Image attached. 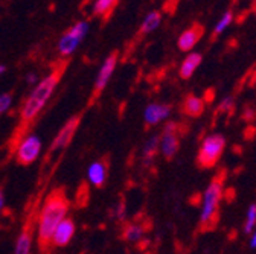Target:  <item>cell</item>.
Segmentation results:
<instances>
[{
    "mask_svg": "<svg viewBox=\"0 0 256 254\" xmlns=\"http://www.w3.org/2000/svg\"><path fill=\"white\" fill-rule=\"evenodd\" d=\"M116 66H118V53H112L104 59V62L100 67L98 75H96V79H94V87H93V96L94 98L100 96V94L102 93V90L107 87L112 75L116 70Z\"/></svg>",
    "mask_w": 256,
    "mask_h": 254,
    "instance_id": "obj_8",
    "label": "cell"
},
{
    "mask_svg": "<svg viewBox=\"0 0 256 254\" xmlns=\"http://www.w3.org/2000/svg\"><path fill=\"white\" fill-rule=\"evenodd\" d=\"M250 235H252V236H250V242H248V245H250V248L256 250V229H254Z\"/></svg>",
    "mask_w": 256,
    "mask_h": 254,
    "instance_id": "obj_27",
    "label": "cell"
},
{
    "mask_svg": "<svg viewBox=\"0 0 256 254\" xmlns=\"http://www.w3.org/2000/svg\"><path fill=\"white\" fill-rule=\"evenodd\" d=\"M200 62H202V55L197 53V52H192L189 53L184 61L182 62V66H180V76L188 79L190 78L192 75H194V72L197 70V67L200 66Z\"/></svg>",
    "mask_w": 256,
    "mask_h": 254,
    "instance_id": "obj_15",
    "label": "cell"
},
{
    "mask_svg": "<svg viewBox=\"0 0 256 254\" xmlns=\"http://www.w3.org/2000/svg\"><path fill=\"white\" fill-rule=\"evenodd\" d=\"M222 197V181L220 178H215L204 190L203 201H202V213H200V222L203 226L210 224V221L216 215L220 200Z\"/></svg>",
    "mask_w": 256,
    "mask_h": 254,
    "instance_id": "obj_3",
    "label": "cell"
},
{
    "mask_svg": "<svg viewBox=\"0 0 256 254\" xmlns=\"http://www.w3.org/2000/svg\"><path fill=\"white\" fill-rule=\"evenodd\" d=\"M200 37H202V27L194 26V27L186 29L184 32L178 37V49L183 50V52L190 50L198 43Z\"/></svg>",
    "mask_w": 256,
    "mask_h": 254,
    "instance_id": "obj_13",
    "label": "cell"
},
{
    "mask_svg": "<svg viewBox=\"0 0 256 254\" xmlns=\"http://www.w3.org/2000/svg\"><path fill=\"white\" fill-rule=\"evenodd\" d=\"M244 116H246V117H252V116H253V113H252V111L248 110L247 113H244Z\"/></svg>",
    "mask_w": 256,
    "mask_h": 254,
    "instance_id": "obj_30",
    "label": "cell"
},
{
    "mask_svg": "<svg viewBox=\"0 0 256 254\" xmlns=\"http://www.w3.org/2000/svg\"><path fill=\"white\" fill-rule=\"evenodd\" d=\"M75 222L69 218L64 219L61 224L55 229L54 235H52V239L50 242L55 245V247H64V245H68L70 242V239L74 238L75 235Z\"/></svg>",
    "mask_w": 256,
    "mask_h": 254,
    "instance_id": "obj_10",
    "label": "cell"
},
{
    "mask_svg": "<svg viewBox=\"0 0 256 254\" xmlns=\"http://www.w3.org/2000/svg\"><path fill=\"white\" fill-rule=\"evenodd\" d=\"M64 72V67H58L50 75L44 76L38 81V84L30 91L29 98L24 101L22 110H20V123L22 126H28L32 120L37 117V114L43 110V107L48 104L50 96L54 94L60 78Z\"/></svg>",
    "mask_w": 256,
    "mask_h": 254,
    "instance_id": "obj_2",
    "label": "cell"
},
{
    "mask_svg": "<svg viewBox=\"0 0 256 254\" xmlns=\"http://www.w3.org/2000/svg\"><path fill=\"white\" fill-rule=\"evenodd\" d=\"M26 82L28 84H38V75L34 73V72H30L26 75Z\"/></svg>",
    "mask_w": 256,
    "mask_h": 254,
    "instance_id": "obj_26",
    "label": "cell"
},
{
    "mask_svg": "<svg viewBox=\"0 0 256 254\" xmlns=\"http://www.w3.org/2000/svg\"><path fill=\"white\" fill-rule=\"evenodd\" d=\"M5 70H6V67H5L4 64H0V75H2V73H5Z\"/></svg>",
    "mask_w": 256,
    "mask_h": 254,
    "instance_id": "obj_29",
    "label": "cell"
},
{
    "mask_svg": "<svg viewBox=\"0 0 256 254\" xmlns=\"http://www.w3.org/2000/svg\"><path fill=\"white\" fill-rule=\"evenodd\" d=\"M234 21V14L230 12V11H228V12H224L222 14V17L216 21V24H215V29H214V34H221V32H224L229 26H230V23Z\"/></svg>",
    "mask_w": 256,
    "mask_h": 254,
    "instance_id": "obj_22",
    "label": "cell"
},
{
    "mask_svg": "<svg viewBox=\"0 0 256 254\" xmlns=\"http://www.w3.org/2000/svg\"><path fill=\"white\" fill-rule=\"evenodd\" d=\"M171 116V107L166 104H150L144 111V120L146 125L154 126Z\"/></svg>",
    "mask_w": 256,
    "mask_h": 254,
    "instance_id": "obj_11",
    "label": "cell"
},
{
    "mask_svg": "<svg viewBox=\"0 0 256 254\" xmlns=\"http://www.w3.org/2000/svg\"><path fill=\"white\" fill-rule=\"evenodd\" d=\"M256 229V204H250L247 215H246V222H244V232L252 233Z\"/></svg>",
    "mask_w": 256,
    "mask_h": 254,
    "instance_id": "obj_21",
    "label": "cell"
},
{
    "mask_svg": "<svg viewBox=\"0 0 256 254\" xmlns=\"http://www.w3.org/2000/svg\"><path fill=\"white\" fill-rule=\"evenodd\" d=\"M42 146L43 142L38 136L36 134L26 136L17 146V152H16L17 162L20 165H32L38 158L42 152Z\"/></svg>",
    "mask_w": 256,
    "mask_h": 254,
    "instance_id": "obj_6",
    "label": "cell"
},
{
    "mask_svg": "<svg viewBox=\"0 0 256 254\" xmlns=\"http://www.w3.org/2000/svg\"><path fill=\"white\" fill-rule=\"evenodd\" d=\"M4 206H5V195H4V190L0 189V212H2Z\"/></svg>",
    "mask_w": 256,
    "mask_h": 254,
    "instance_id": "obj_28",
    "label": "cell"
},
{
    "mask_svg": "<svg viewBox=\"0 0 256 254\" xmlns=\"http://www.w3.org/2000/svg\"><path fill=\"white\" fill-rule=\"evenodd\" d=\"M118 2H112V0H96L92 6V12L96 17H108Z\"/></svg>",
    "mask_w": 256,
    "mask_h": 254,
    "instance_id": "obj_18",
    "label": "cell"
},
{
    "mask_svg": "<svg viewBox=\"0 0 256 254\" xmlns=\"http://www.w3.org/2000/svg\"><path fill=\"white\" fill-rule=\"evenodd\" d=\"M30 250H32V229H30V222H28L17 238L14 254H30Z\"/></svg>",
    "mask_w": 256,
    "mask_h": 254,
    "instance_id": "obj_14",
    "label": "cell"
},
{
    "mask_svg": "<svg viewBox=\"0 0 256 254\" xmlns=\"http://www.w3.org/2000/svg\"><path fill=\"white\" fill-rule=\"evenodd\" d=\"M158 142H160L158 136H151L145 142L144 149H142V157H144L145 166H151L152 165V160H154V157H156V154L158 151Z\"/></svg>",
    "mask_w": 256,
    "mask_h": 254,
    "instance_id": "obj_16",
    "label": "cell"
},
{
    "mask_svg": "<svg viewBox=\"0 0 256 254\" xmlns=\"http://www.w3.org/2000/svg\"><path fill=\"white\" fill-rule=\"evenodd\" d=\"M80 120H81V116H72L66 123L62 125V128L58 131V134L55 136V139L49 148V155L56 154L69 146V143L72 142L78 126H80Z\"/></svg>",
    "mask_w": 256,
    "mask_h": 254,
    "instance_id": "obj_7",
    "label": "cell"
},
{
    "mask_svg": "<svg viewBox=\"0 0 256 254\" xmlns=\"http://www.w3.org/2000/svg\"><path fill=\"white\" fill-rule=\"evenodd\" d=\"M107 180V165L104 162H93L87 168V181L94 187H102Z\"/></svg>",
    "mask_w": 256,
    "mask_h": 254,
    "instance_id": "obj_12",
    "label": "cell"
},
{
    "mask_svg": "<svg viewBox=\"0 0 256 254\" xmlns=\"http://www.w3.org/2000/svg\"><path fill=\"white\" fill-rule=\"evenodd\" d=\"M234 105H235L234 98L226 96V98H224V99L221 101V104H220V110H221V111H230V110L234 108Z\"/></svg>",
    "mask_w": 256,
    "mask_h": 254,
    "instance_id": "obj_24",
    "label": "cell"
},
{
    "mask_svg": "<svg viewBox=\"0 0 256 254\" xmlns=\"http://www.w3.org/2000/svg\"><path fill=\"white\" fill-rule=\"evenodd\" d=\"M68 213H69V201L62 192L56 190V192L48 197V200L44 201L40 210L38 221H37V235L42 247L50 242L55 229L68 218Z\"/></svg>",
    "mask_w": 256,
    "mask_h": 254,
    "instance_id": "obj_1",
    "label": "cell"
},
{
    "mask_svg": "<svg viewBox=\"0 0 256 254\" xmlns=\"http://www.w3.org/2000/svg\"><path fill=\"white\" fill-rule=\"evenodd\" d=\"M88 32V23L87 21H78L75 23L69 30L64 32V35L58 40V52L61 56H70L80 46V43L84 40V37Z\"/></svg>",
    "mask_w": 256,
    "mask_h": 254,
    "instance_id": "obj_4",
    "label": "cell"
},
{
    "mask_svg": "<svg viewBox=\"0 0 256 254\" xmlns=\"http://www.w3.org/2000/svg\"><path fill=\"white\" fill-rule=\"evenodd\" d=\"M224 145H226V140L220 134H210L204 137L198 152V163L204 168L215 165L224 151Z\"/></svg>",
    "mask_w": 256,
    "mask_h": 254,
    "instance_id": "obj_5",
    "label": "cell"
},
{
    "mask_svg": "<svg viewBox=\"0 0 256 254\" xmlns=\"http://www.w3.org/2000/svg\"><path fill=\"white\" fill-rule=\"evenodd\" d=\"M144 236V227L139 224H130L124 230V238L128 242H139Z\"/></svg>",
    "mask_w": 256,
    "mask_h": 254,
    "instance_id": "obj_20",
    "label": "cell"
},
{
    "mask_svg": "<svg viewBox=\"0 0 256 254\" xmlns=\"http://www.w3.org/2000/svg\"><path fill=\"white\" fill-rule=\"evenodd\" d=\"M184 111L189 114V116H200L204 110V102L197 98V96H188L186 101H184V105H183Z\"/></svg>",
    "mask_w": 256,
    "mask_h": 254,
    "instance_id": "obj_19",
    "label": "cell"
},
{
    "mask_svg": "<svg viewBox=\"0 0 256 254\" xmlns=\"http://www.w3.org/2000/svg\"><path fill=\"white\" fill-rule=\"evenodd\" d=\"M158 149L162 151L164 157L171 158L178 151V137H177V125L174 122H168L164 128V134L158 142Z\"/></svg>",
    "mask_w": 256,
    "mask_h": 254,
    "instance_id": "obj_9",
    "label": "cell"
},
{
    "mask_svg": "<svg viewBox=\"0 0 256 254\" xmlns=\"http://www.w3.org/2000/svg\"><path fill=\"white\" fill-rule=\"evenodd\" d=\"M116 216L119 221L125 219V203H119V206L116 209Z\"/></svg>",
    "mask_w": 256,
    "mask_h": 254,
    "instance_id": "obj_25",
    "label": "cell"
},
{
    "mask_svg": "<svg viewBox=\"0 0 256 254\" xmlns=\"http://www.w3.org/2000/svg\"><path fill=\"white\" fill-rule=\"evenodd\" d=\"M160 23H162V12L160 11H151L145 15L142 24H140V32L142 34H150L152 30H156Z\"/></svg>",
    "mask_w": 256,
    "mask_h": 254,
    "instance_id": "obj_17",
    "label": "cell"
},
{
    "mask_svg": "<svg viewBox=\"0 0 256 254\" xmlns=\"http://www.w3.org/2000/svg\"><path fill=\"white\" fill-rule=\"evenodd\" d=\"M11 104H12V94L11 93L0 94V114L6 113L11 108Z\"/></svg>",
    "mask_w": 256,
    "mask_h": 254,
    "instance_id": "obj_23",
    "label": "cell"
}]
</instances>
